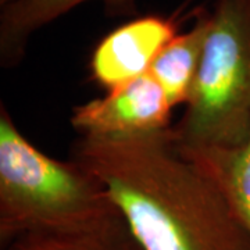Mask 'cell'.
Returning <instances> with one entry per match:
<instances>
[{
    "label": "cell",
    "mask_w": 250,
    "mask_h": 250,
    "mask_svg": "<svg viewBox=\"0 0 250 250\" xmlns=\"http://www.w3.org/2000/svg\"><path fill=\"white\" fill-rule=\"evenodd\" d=\"M126 250H141V248H139V246H138V243L134 241L132 243H131V246H129Z\"/></svg>",
    "instance_id": "obj_10"
},
{
    "label": "cell",
    "mask_w": 250,
    "mask_h": 250,
    "mask_svg": "<svg viewBox=\"0 0 250 250\" xmlns=\"http://www.w3.org/2000/svg\"><path fill=\"white\" fill-rule=\"evenodd\" d=\"M172 106L147 72L103 98L72 110V128L85 136L150 134L171 128Z\"/></svg>",
    "instance_id": "obj_4"
},
{
    "label": "cell",
    "mask_w": 250,
    "mask_h": 250,
    "mask_svg": "<svg viewBox=\"0 0 250 250\" xmlns=\"http://www.w3.org/2000/svg\"><path fill=\"white\" fill-rule=\"evenodd\" d=\"M210 27L211 11L197 10L192 28L172 38L149 70L174 108L189 102Z\"/></svg>",
    "instance_id": "obj_7"
},
{
    "label": "cell",
    "mask_w": 250,
    "mask_h": 250,
    "mask_svg": "<svg viewBox=\"0 0 250 250\" xmlns=\"http://www.w3.org/2000/svg\"><path fill=\"white\" fill-rule=\"evenodd\" d=\"M178 34L175 17L136 16L95 46L89 60L92 80L106 92L132 82L149 72L161 50Z\"/></svg>",
    "instance_id": "obj_5"
},
{
    "label": "cell",
    "mask_w": 250,
    "mask_h": 250,
    "mask_svg": "<svg viewBox=\"0 0 250 250\" xmlns=\"http://www.w3.org/2000/svg\"><path fill=\"white\" fill-rule=\"evenodd\" d=\"M121 218L106 188L75 160L41 152L0 104V243L34 231H85Z\"/></svg>",
    "instance_id": "obj_2"
},
{
    "label": "cell",
    "mask_w": 250,
    "mask_h": 250,
    "mask_svg": "<svg viewBox=\"0 0 250 250\" xmlns=\"http://www.w3.org/2000/svg\"><path fill=\"white\" fill-rule=\"evenodd\" d=\"M13 0H0V7H3V6H6V4H9L11 3Z\"/></svg>",
    "instance_id": "obj_11"
},
{
    "label": "cell",
    "mask_w": 250,
    "mask_h": 250,
    "mask_svg": "<svg viewBox=\"0 0 250 250\" xmlns=\"http://www.w3.org/2000/svg\"><path fill=\"white\" fill-rule=\"evenodd\" d=\"M134 238L121 218L85 231H34L14 238L4 250H126Z\"/></svg>",
    "instance_id": "obj_9"
},
{
    "label": "cell",
    "mask_w": 250,
    "mask_h": 250,
    "mask_svg": "<svg viewBox=\"0 0 250 250\" xmlns=\"http://www.w3.org/2000/svg\"><path fill=\"white\" fill-rule=\"evenodd\" d=\"M71 154L106 188L141 250H250L223 190L179 152L171 128L80 135Z\"/></svg>",
    "instance_id": "obj_1"
},
{
    "label": "cell",
    "mask_w": 250,
    "mask_h": 250,
    "mask_svg": "<svg viewBox=\"0 0 250 250\" xmlns=\"http://www.w3.org/2000/svg\"><path fill=\"white\" fill-rule=\"evenodd\" d=\"M179 152L214 181L250 235V138L238 147Z\"/></svg>",
    "instance_id": "obj_8"
},
{
    "label": "cell",
    "mask_w": 250,
    "mask_h": 250,
    "mask_svg": "<svg viewBox=\"0 0 250 250\" xmlns=\"http://www.w3.org/2000/svg\"><path fill=\"white\" fill-rule=\"evenodd\" d=\"M181 150L238 147L250 138V0H217L185 113L171 126Z\"/></svg>",
    "instance_id": "obj_3"
},
{
    "label": "cell",
    "mask_w": 250,
    "mask_h": 250,
    "mask_svg": "<svg viewBox=\"0 0 250 250\" xmlns=\"http://www.w3.org/2000/svg\"><path fill=\"white\" fill-rule=\"evenodd\" d=\"M93 0H13L0 7V65L13 68L27 53L31 38L80 4ZM113 17H136L138 0H98Z\"/></svg>",
    "instance_id": "obj_6"
}]
</instances>
